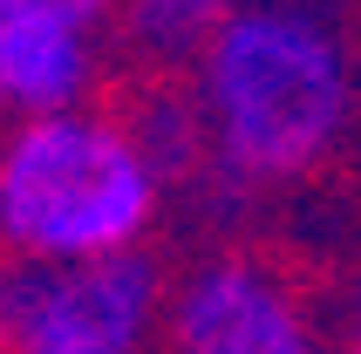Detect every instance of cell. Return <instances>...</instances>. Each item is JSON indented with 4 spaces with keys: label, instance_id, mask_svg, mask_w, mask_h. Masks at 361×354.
Segmentation results:
<instances>
[{
    "label": "cell",
    "instance_id": "8",
    "mask_svg": "<svg viewBox=\"0 0 361 354\" xmlns=\"http://www.w3.org/2000/svg\"><path fill=\"white\" fill-rule=\"evenodd\" d=\"M0 130H7V109H0Z\"/></svg>",
    "mask_w": 361,
    "mask_h": 354
},
{
    "label": "cell",
    "instance_id": "6",
    "mask_svg": "<svg viewBox=\"0 0 361 354\" xmlns=\"http://www.w3.org/2000/svg\"><path fill=\"white\" fill-rule=\"evenodd\" d=\"M232 0H123L116 41L157 75H191L212 35L225 28Z\"/></svg>",
    "mask_w": 361,
    "mask_h": 354
},
{
    "label": "cell",
    "instance_id": "4",
    "mask_svg": "<svg viewBox=\"0 0 361 354\" xmlns=\"http://www.w3.org/2000/svg\"><path fill=\"white\" fill-rule=\"evenodd\" d=\"M164 354H341L300 279L259 252H212L171 279Z\"/></svg>",
    "mask_w": 361,
    "mask_h": 354
},
{
    "label": "cell",
    "instance_id": "7",
    "mask_svg": "<svg viewBox=\"0 0 361 354\" xmlns=\"http://www.w3.org/2000/svg\"><path fill=\"white\" fill-rule=\"evenodd\" d=\"M334 334H341V354H361V252L341 279V320H334Z\"/></svg>",
    "mask_w": 361,
    "mask_h": 354
},
{
    "label": "cell",
    "instance_id": "2",
    "mask_svg": "<svg viewBox=\"0 0 361 354\" xmlns=\"http://www.w3.org/2000/svg\"><path fill=\"white\" fill-rule=\"evenodd\" d=\"M171 197V171L150 157L130 109H48L0 130V259H123L143 252Z\"/></svg>",
    "mask_w": 361,
    "mask_h": 354
},
{
    "label": "cell",
    "instance_id": "3",
    "mask_svg": "<svg viewBox=\"0 0 361 354\" xmlns=\"http://www.w3.org/2000/svg\"><path fill=\"white\" fill-rule=\"evenodd\" d=\"M171 279L150 252L123 259H0V354H157Z\"/></svg>",
    "mask_w": 361,
    "mask_h": 354
},
{
    "label": "cell",
    "instance_id": "5",
    "mask_svg": "<svg viewBox=\"0 0 361 354\" xmlns=\"http://www.w3.org/2000/svg\"><path fill=\"white\" fill-rule=\"evenodd\" d=\"M123 0H0V109L48 116L96 102Z\"/></svg>",
    "mask_w": 361,
    "mask_h": 354
},
{
    "label": "cell",
    "instance_id": "1",
    "mask_svg": "<svg viewBox=\"0 0 361 354\" xmlns=\"http://www.w3.org/2000/svg\"><path fill=\"white\" fill-rule=\"evenodd\" d=\"M204 171L225 191H293L348 143L361 82L341 28L307 0H232L191 68Z\"/></svg>",
    "mask_w": 361,
    "mask_h": 354
}]
</instances>
